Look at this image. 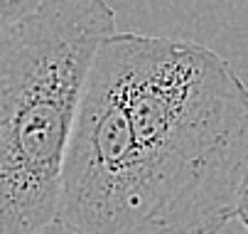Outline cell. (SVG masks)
<instances>
[{"mask_svg":"<svg viewBox=\"0 0 248 234\" xmlns=\"http://www.w3.org/2000/svg\"><path fill=\"white\" fill-rule=\"evenodd\" d=\"M236 217L243 222V227L248 229V168L241 183V192H238V207H236Z\"/></svg>","mask_w":248,"mask_h":234,"instance_id":"cell-5","label":"cell"},{"mask_svg":"<svg viewBox=\"0 0 248 234\" xmlns=\"http://www.w3.org/2000/svg\"><path fill=\"white\" fill-rule=\"evenodd\" d=\"M248 168V86L214 50L113 32L69 136L57 219L86 234H219Z\"/></svg>","mask_w":248,"mask_h":234,"instance_id":"cell-1","label":"cell"},{"mask_svg":"<svg viewBox=\"0 0 248 234\" xmlns=\"http://www.w3.org/2000/svg\"><path fill=\"white\" fill-rule=\"evenodd\" d=\"M113 32L106 0H45L0 37V234H34L57 219L86 77Z\"/></svg>","mask_w":248,"mask_h":234,"instance_id":"cell-2","label":"cell"},{"mask_svg":"<svg viewBox=\"0 0 248 234\" xmlns=\"http://www.w3.org/2000/svg\"><path fill=\"white\" fill-rule=\"evenodd\" d=\"M45 0H0V37L8 35L13 27L27 20Z\"/></svg>","mask_w":248,"mask_h":234,"instance_id":"cell-3","label":"cell"},{"mask_svg":"<svg viewBox=\"0 0 248 234\" xmlns=\"http://www.w3.org/2000/svg\"><path fill=\"white\" fill-rule=\"evenodd\" d=\"M34 234H86V232H81V229L74 227V224H66V222H62V219H52L49 224H45L42 229H37Z\"/></svg>","mask_w":248,"mask_h":234,"instance_id":"cell-4","label":"cell"}]
</instances>
